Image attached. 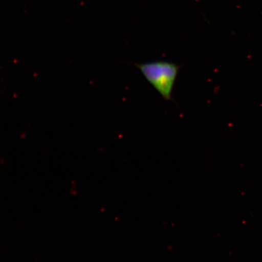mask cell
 <instances>
[{
    "instance_id": "6da1fadb",
    "label": "cell",
    "mask_w": 262,
    "mask_h": 262,
    "mask_svg": "<svg viewBox=\"0 0 262 262\" xmlns=\"http://www.w3.org/2000/svg\"><path fill=\"white\" fill-rule=\"evenodd\" d=\"M134 66L139 69L146 80L164 100H172V90L178 77L180 66L164 60L135 63Z\"/></svg>"
}]
</instances>
